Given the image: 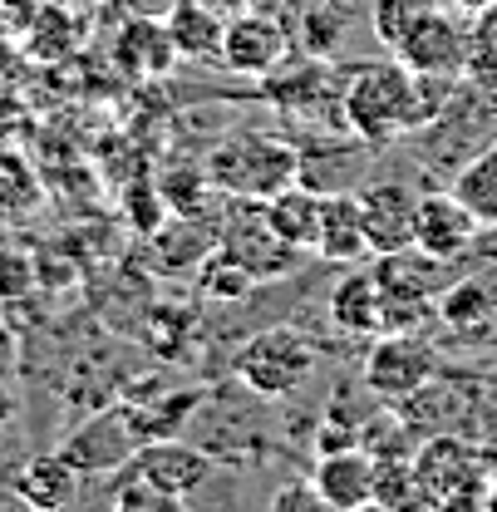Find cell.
Here are the masks:
<instances>
[{
    "mask_svg": "<svg viewBox=\"0 0 497 512\" xmlns=\"http://www.w3.org/2000/svg\"><path fill=\"white\" fill-rule=\"evenodd\" d=\"M434 370H438L434 345H424L409 330H384L374 340V350L365 355V384H370L379 399H409V394H419L424 384L434 380Z\"/></svg>",
    "mask_w": 497,
    "mask_h": 512,
    "instance_id": "8992f818",
    "label": "cell"
},
{
    "mask_svg": "<svg viewBox=\"0 0 497 512\" xmlns=\"http://www.w3.org/2000/svg\"><path fill=\"white\" fill-rule=\"evenodd\" d=\"M251 286H256V281H251L232 256H222V252L212 256L207 271H202V291H207V296H222V301H242Z\"/></svg>",
    "mask_w": 497,
    "mask_h": 512,
    "instance_id": "4dcf8cb0",
    "label": "cell"
},
{
    "mask_svg": "<svg viewBox=\"0 0 497 512\" xmlns=\"http://www.w3.org/2000/svg\"><path fill=\"white\" fill-rule=\"evenodd\" d=\"M463 74L483 89H497V5L478 10L473 25H468V60H463Z\"/></svg>",
    "mask_w": 497,
    "mask_h": 512,
    "instance_id": "d4e9b609",
    "label": "cell"
},
{
    "mask_svg": "<svg viewBox=\"0 0 497 512\" xmlns=\"http://www.w3.org/2000/svg\"><path fill=\"white\" fill-rule=\"evenodd\" d=\"M124 468L138 473L143 483H153L158 493H168L173 503H187V498H192L197 488H207L212 473H217V463H212L202 448L183 444V439H143Z\"/></svg>",
    "mask_w": 497,
    "mask_h": 512,
    "instance_id": "ba28073f",
    "label": "cell"
},
{
    "mask_svg": "<svg viewBox=\"0 0 497 512\" xmlns=\"http://www.w3.org/2000/svg\"><path fill=\"white\" fill-rule=\"evenodd\" d=\"M453 94V79L438 74H409L404 64H379V69H360L340 99L345 128L360 133L365 143H389L399 133L434 124Z\"/></svg>",
    "mask_w": 497,
    "mask_h": 512,
    "instance_id": "6da1fadb",
    "label": "cell"
},
{
    "mask_svg": "<svg viewBox=\"0 0 497 512\" xmlns=\"http://www.w3.org/2000/svg\"><path fill=\"white\" fill-rule=\"evenodd\" d=\"M365 252H370V237H365V217H360V192H325L315 256H325V261H355V256H365Z\"/></svg>",
    "mask_w": 497,
    "mask_h": 512,
    "instance_id": "ac0fdd59",
    "label": "cell"
},
{
    "mask_svg": "<svg viewBox=\"0 0 497 512\" xmlns=\"http://www.w3.org/2000/svg\"><path fill=\"white\" fill-rule=\"evenodd\" d=\"M35 10H40V0H0V40H5V45L20 40V35L30 30Z\"/></svg>",
    "mask_w": 497,
    "mask_h": 512,
    "instance_id": "1f68e13d",
    "label": "cell"
},
{
    "mask_svg": "<svg viewBox=\"0 0 497 512\" xmlns=\"http://www.w3.org/2000/svg\"><path fill=\"white\" fill-rule=\"evenodd\" d=\"M414 483L424 508H488L493 473L458 439H429L414 453Z\"/></svg>",
    "mask_w": 497,
    "mask_h": 512,
    "instance_id": "3957f363",
    "label": "cell"
},
{
    "mask_svg": "<svg viewBox=\"0 0 497 512\" xmlns=\"http://www.w3.org/2000/svg\"><path fill=\"white\" fill-rule=\"evenodd\" d=\"M10 493L35 512H60L79 498V468L64 458L60 448L55 453H35V458H25L10 473Z\"/></svg>",
    "mask_w": 497,
    "mask_h": 512,
    "instance_id": "5bb4252c",
    "label": "cell"
},
{
    "mask_svg": "<svg viewBox=\"0 0 497 512\" xmlns=\"http://www.w3.org/2000/svg\"><path fill=\"white\" fill-rule=\"evenodd\" d=\"M330 320L345 335H379L384 330V286L379 276H345L330 291Z\"/></svg>",
    "mask_w": 497,
    "mask_h": 512,
    "instance_id": "d6986e66",
    "label": "cell"
},
{
    "mask_svg": "<svg viewBox=\"0 0 497 512\" xmlns=\"http://www.w3.org/2000/svg\"><path fill=\"white\" fill-rule=\"evenodd\" d=\"M453 197L478 217V227H497V143L468 158L453 178Z\"/></svg>",
    "mask_w": 497,
    "mask_h": 512,
    "instance_id": "7402d4cb",
    "label": "cell"
},
{
    "mask_svg": "<svg viewBox=\"0 0 497 512\" xmlns=\"http://www.w3.org/2000/svg\"><path fill=\"white\" fill-rule=\"evenodd\" d=\"M315 350L311 340L291 325H271L261 335H251L237 355V380L261 399H286L315 375Z\"/></svg>",
    "mask_w": 497,
    "mask_h": 512,
    "instance_id": "277c9868",
    "label": "cell"
},
{
    "mask_svg": "<svg viewBox=\"0 0 497 512\" xmlns=\"http://www.w3.org/2000/svg\"><path fill=\"white\" fill-rule=\"evenodd\" d=\"M138 444H143V434L133 429L128 409H104V414L84 419L60 444V453L79 468V478H104V473H124Z\"/></svg>",
    "mask_w": 497,
    "mask_h": 512,
    "instance_id": "52a82bcc",
    "label": "cell"
},
{
    "mask_svg": "<svg viewBox=\"0 0 497 512\" xmlns=\"http://www.w3.org/2000/svg\"><path fill=\"white\" fill-rule=\"evenodd\" d=\"M311 483L330 512L370 508L374 503V453L370 448H355V444L330 448V453H320Z\"/></svg>",
    "mask_w": 497,
    "mask_h": 512,
    "instance_id": "8fae6325",
    "label": "cell"
},
{
    "mask_svg": "<svg viewBox=\"0 0 497 512\" xmlns=\"http://www.w3.org/2000/svg\"><path fill=\"white\" fill-rule=\"evenodd\" d=\"M207 188H212V178H207V168H202V173H173V178H168L158 192H163L168 212L197 217V212L207 207Z\"/></svg>",
    "mask_w": 497,
    "mask_h": 512,
    "instance_id": "f546056e",
    "label": "cell"
},
{
    "mask_svg": "<svg viewBox=\"0 0 497 512\" xmlns=\"http://www.w3.org/2000/svg\"><path fill=\"white\" fill-rule=\"evenodd\" d=\"M301 40H311V50L330 55L335 40H345V15H340V0H311L306 15H301Z\"/></svg>",
    "mask_w": 497,
    "mask_h": 512,
    "instance_id": "4316f807",
    "label": "cell"
},
{
    "mask_svg": "<svg viewBox=\"0 0 497 512\" xmlns=\"http://www.w3.org/2000/svg\"><path fill=\"white\" fill-rule=\"evenodd\" d=\"M394 60L409 74H438V79H458L468 60V25H458L453 10L438 5L434 15H424L414 25V35L394 50Z\"/></svg>",
    "mask_w": 497,
    "mask_h": 512,
    "instance_id": "9c48e42d",
    "label": "cell"
},
{
    "mask_svg": "<svg viewBox=\"0 0 497 512\" xmlns=\"http://www.w3.org/2000/svg\"><path fill=\"white\" fill-rule=\"evenodd\" d=\"M438 316L448 320V325H473V320L493 316V296H488V286H483V281H458V286H448V291H443Z\"/></svg>",
    "mask_w": 497,
    "mask_h": 512,
    "instance_id": "484cf974",
    "label": "cell"
},
{
    "mask_svg": "<svg viewBox=\"0 0 497 512\" xmlns=\"http://www.w3.org/2000/svg\"><path fill=\"white\" fill-rule=\"evenodd\" d=\"M296 173H301V153L266 133H232L207 158L212 188H222L237 202H266L286 183H296Z\"/></svg>",
    "mask_w": 497,
    "mask_h": 512,
    "instance_id": "7a4b0ae2",
    "label": "cell"
},
{
    "mask_svg": "<svg viewBox=\"0 0 497 512\" xmlns=\"http://www.w3.org/2000/svg\"><path fill=\"white\" fill-rule=\"evenodd\" d=\"M15 370H20V340H15L10 320L0 316V380H15Z\"/></svg>",
    "mask_w": 497,
    "mask_h": 512,
    "instance_id": "d6a6232c",
    "label": "cell"
},
{
    "mask_svg": "<svg viewBox=\"0 0 497 512\" xmlns=\"http://www.w3.org/2000/svg\"><path fill=\"white\" fill-rule=\"evenodd\" d=\"M163 25H168V35H173L178 60L222 64V30H227V20H222L207 0H173V10H168Z\"/></svg>",
    "mask_w": 497,
    "mask_h": 512,
    "instance_id": "9a60e30c",
    "label": "cell"
},
{
    "mask_svg": "<svg viewBox=\"0 0 497 512\" xmlns=\"http://www.w3.org/2000/svg\"><path fill=\"white\" fill-rule=\"evenodd\" d=\"M438 0H370V30L374 40L394 55L409 35H414V25L424 20V15H434Z\"/></svg>",
    "mask_w": 497,
    "mask_h": 512,
    "instance_id": "603a6c76",
    "label": "cell"
},
{
    "mask_svg": "<svg viewBox=\"0 0 497 512\" xmlns=\"http://www.w3.org/2000/svg\"><path fill=\"white\" fill-rule=\"evenodd\" d=\"M20 414V399H15V389H10V380H0V429L10 424Z\"/></svg>",
    "mask_w": 497,
    "mask_h": 512,
    "instance_id": "e575fe53",
    "label": "cell"
},
{
    "mask_svg": "<svg viewBox=\"0 0 497 512\" xmlns=\"http://www.w3.org/2000/svg\"><path fill=\"white\" fill-rule=\"evenodd\" d=\"M478 237V217L448 192H419V207H414V247H424L429 256H463Z\"/></svg>",
    "mask_w": 497,
    "mask_h": 512,
    "instance_id": "7c38bea8",
    "label": "cell"
},
{
    "mask_svg": "<svg viewBox=\"0 0 497 512\" xmlns=\"http://www.w3.org/2000/svg\"><path fill=\"white\" fill-rule=\"evenodd\" d=\"M488 508H497V478H493V493H488Z\"/></svg>",
    "mask_w": 497,
    "mask_h": 512,
    "instance_id": "8d00e7d4",
    "label": "cell"
},
{
    "mask_svg": "<svg viewBox=\"0 0 497 512\" xmlns=\"http://www.w3.org/2000/svg\"><path fill=\"white\" fill-rule=\"evenodd\" d=\"M261 212H266V222L291 242V247H301V252H315V242H320V212H325V192L306 188V183H286V188L276 192V197H266L261 202Z\"/></svg>",
    "mask_w": 497,
    "mask_h": 512,
    "instance_id": "e0dca14e",
    "label": "cell"
},
{
    "mask_svg": "<svg viewBox=\"0 0 497 512\" xmlns=\"http://www.w3.org/2000/svg\"><path fill=\"white\" fill-rule=\"evenodd\" d=\"M488 5H497V0H453L458 15H478V10H488Z\"/></svg>",
    "mask_w": 497,
    "mask_h": 512,
    "instance_id": "d590c367",
    "label": "cell"
},
{
    "mask_svg": "<svg viewBox=\"0 0 497 512\" xmlns=\"http://www.w3.org/2000/svg\"><path fill=\"white\" fill-rule=\"evenodd\" d=\"M419 483H414V453H379L374 458V503L370 508H414Z\"/></svg>",
    "mask_w": 497,
    "mask_h": 512,
    "instance_id": "cb8c5ba5",
    "label": "cell"
},
{
    "mask_svg": "<svg viewBox=\"0 0 497 512\" xmlns=\"http://www.w3.org/2000/svg\"><path fill=\"white\" fill-rule=\"evenodd\" d=\"M414 207H419V192L404 183H374L360 192V217H365L374 256L414 247Z\"/></svg>",
    "mask_w": 497,
    "mask_h": 512,
    "instance_id": "4fadbf2b",
    "label": "cell"
},
{
    "mask_svg": "<svg viewBox=\"0 0 497 512\" xmlns=\"http://www.w3.org/2000/svg\"><path fill=\"white\" fill-rule=\"evenodd\" d=\"M35 261L30 252H20V247H0V306H10V301H25L30 291H35Z\"/></svg>",
    "mask_w": 497,
    "mask_h": 512,
    "instance_id": "83f0119b",
    "label": "cell"
},
{
    "mask_svg": "<svg viewBox=\"0 0 497 512\" xmlns=\"http://www.w3.org/2000/svg\"><path fill=\"white\" fill-rule=\"evenodd\" d=\"M217 252L232 256L251 281H276V276H286V271H296V266H301V247H291V242L266 222L261 202H247V207L227 222V232H222V247H217Z\"/></svg>",
    "mask_w": 497,
    "mask_h": 512,
    "instance_id": "5b68a950",
    "label": "cell"
},
{
    "mask_svg": "<svg viewBox=\"0 0 497 512\" xmlns=\"http://www.w3.org/2000/svg\"><path fill=\"white\" fill-rule=\"evenodd\" d=\"M379 286L394 291V296H414V301H429L438 291H448V261L429 256L424 247H399V252H384L374 266Z\"/></svg>",
    "mask_w": 497,
    "mask_h": 512,
    "instance_id": "2e32d148",
    "label": "cell"
},
{
    "mask_svg": "<svg viewBox=\"0 0 497 512\" xmlns=\"http://www.w3.org/2000/svg\"><path fill=\"white\" fill-rule=\"evenodd\" d=\"M286 50H291L286 25L271 20V15H261V10H247V15L227 20V30H222V64H227L232 74L266 79V74L281 69Z\"/></svg>",
    "mask_w": 497,
    "mask_h": 512,
    "instance_id": "30bf717a",
    "label": "cell"
},
{
    "mask_svg": "<svg viewBox=\"0 0 497 512\" xmlns=\"http://www.w3.org/2000/svg\"><path fill=\"white\" fill-rule=\"evenodd\" d=\"M119 60H124L133 74H148V79L168 74V69L178 64L168 25H163V20H128L124 30H119Z\"/></svg>",
    "mask_w": 497,
    "mask_h": 512,
    "instance_id": "44dd1931",
    "label": "cell"
},
{
    "mask_svg": "<svg viewBox=\"0 0 497 512\" xmlns=\"http://www.w3.org/2000/svg\"><path fill=\"white\" fill-rule=\"evenodd\" d=\"M79 40H84V20L60 0H40L30 30L20 35L25 55H35V60H64V55L79 50Z\"/></svg>",
    "mask_w": 497,
    "mask_h": 512,
    "instance_id": "ffe728a7",
    "label": "cell"
},
{
    "mask_svg": "<svg viewBox=\"0 0 497 512\" xmlns=\"http://www.w3.org/2000/svg\"><path fill=\"white\" fill-rule=\"evenodd\" d=\"M296 503H301V508H325L320 493H315V483L311 488H286V493H276V508H296Z\"/></svg>",
    "mask_w": 497,
    "mask_h": 512,
    "instance_id": "836d02e7",
    "label": "cell"
},
{
    "mask_svg": "<svg viewBox=\"0 0 497 512\" xmlns=\"http://www.w3.org/2000/svg\"><path fill=\"white\" fill-rule=\"evenodd\" d=\"M109 503L119 512H173V508H183V503H173L168 493H158L153 483H143L138 473H128L124 468V483L109 493Z\"/></svg>",
    "mask_w": 497,
    "mask_h": 512,
    "instance_id": "f1b7e54d",
    "label": "cell"
}]
</instances>
